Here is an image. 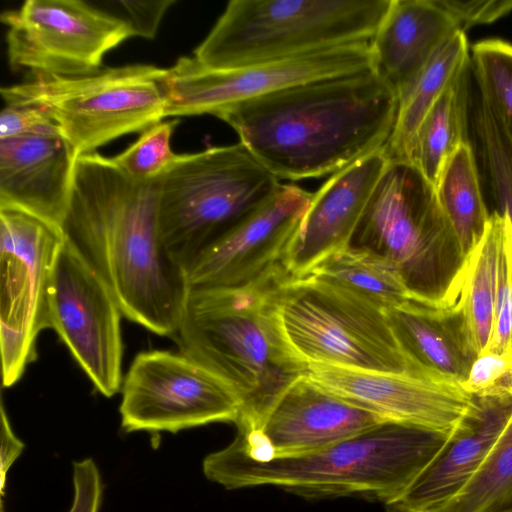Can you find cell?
I'll return each mask as SVG.
<instances>
[{
    "label": "cell",
    "mask_w": 512,
    "mask_h": 512,
    "mask_svg": "<svg viewBox=\"0 0 512 512\" xmlns=\"http://www.w3.org/2000/svg\"><path fill=\"white\" fill-rule=\"evenodd\" d=\"M61 227L13 207H0V346L2 384L10 387L36 357L49 324L52 272Z\"/></svg>",
    "instance_id": "30bf717a"
},
{
    "label": "cell",
    "mask_w": 512,
    "mask_h": 512,
    "mask_svg": "<svg viewBox=\"0 0 512 512\" xmlns=\"http://www.w3.org/2000/svg\"><path fill=\"white\" fill-rule=\"evenodd\" d=\"M287 274L238 288L190 289L180 351L224 381L240 402L238 431H258L308 364L287 340L273 289Z\"/></svg>",
    "instance_id": "3957f363"
},
{
    "label": "cell",
    "mask_w": 512,
    "mask_h": 512,
    "mask_svg": "<svg viewBox=\"0 0 512 512\" xmlns=\"http://www.w3.org/2000/svg\"><path fill=\"white\" fill-rule=\"evenodd\" d=\"M470 64L464 31L456 32L398 96L393 132L384 146L389 161L410 162L420 124L450 83Z\"/></svg>",
    "instance_id": "cb8c5ba5"
},
{
    "label": "cell",
    "mask_w": 512,
    "mask_h": 512,
    "mask_svg": "<svg viewBox=\"0 0 512 512\" xmlns=\"http://www.w3.org/2000/svg\"><path fill=\"white\" fill-rule=\"evenodd\" d=\"M445 242L451 244L450 233L435 187L412 163L388 161L349 245L385 258L414 300L430 305Z\"/></svg>",
    "instance_id": "9c48e42d"
},
{
    "label": "cell",
    "mask_w": 512,
    "mask_h": 512,
    "mask_svg": "<svg viewBox=\"0 0 512 512\" xmlns=\"http://www.w3.org/2000/svg\"><path fill=\"white\" fill-rule=\"evenodd\" d=\"M166 75L167 69L134 64L78 77L38 76L2 87L1 96L6 105L43 109L82 155L161 122Z\"/></svg>",
    "instance_id": "52a82bcc"
},
{
    "label": "cell",
    "mask_w": 512,
    "mask_h": 512,
    "mask_svg": "<svg viewBox=\"0 0 512 512\" xmlns=\"http://www.w3.org/2000/svg\"><path fill=\"white\" fill-rule=\"evenodd\" d=\"M392 0H232L194 50L228 70L369 42Z\"/></svg>",
    "instance_id": "5b68a950"
},
{
    "label": "cell",
    "mask_w": 512,
    "mask_h": 512,
    "mask_svg": "<svg viewBox=\"0 0 512 512\" xmlns=\"http://www.w3.org/2000/svg\"><path fill=\"white\" fill-rule=\"evenodd\" d=\"M74 497L69 512H98L102 482L95 462L86 458L73 463Z\"/></svg>",
    "instance_id": "d590c367"
},
{
    "label": "cell",
    "mask_w": 512,
    "mask_h": 512,
    "mask_svg": "<svg viewBox=\"0 0 512 512\" xmlns=\"http://www.w3.org/2000/svg\"><path fill=\"white\" fill-rule=\"evenodd\" d=\"M304 276L341 288L384 312L415 301L400 273L389 261L350 245L325 256Z\"/></svg>",
    "instance_id": "d4e9b609"
},
{
    "label": "cell",
    "mask_w": 512,
    "mask_h": 512,
    "mask_svg": "<svg viewBox=\"0 0 512 512\" xmlns=\"http://www.w3.org/2000/svg\"><path fill=\"white\" fill-rule=\"evenodd\" d=\"M439 512H512V416L475 475Z\"/></svg>",
    "instance_id": "83f0119b"
},
{
    "label": "cell",
    "mask_w": 512,
    "mask_h": 512,
    "mask_svg": "<svg viewBox=\"0 0 512 512\" xmlns=\"http://www.w3.org/2000/svg\"><path fill=\"white\" fill-rule=\"evenodd\" d=\"M1 21L10 68L33 77L93 74L109 51L134 36L125 18L78 0H27L4 11Z\"/></svg>",
    "instance_id": "8fae6325"
},
{
    "label": "cell",
    "mask_w": 512,
    "mask_h": 512,
    "mask_svg": "<svg viewBox=\"0 0 512 512\" xmlns=\"http://www.w3.org/2000/svg\"><path fill=\"white\" fill-rule=\"evenodd\" d=\"M122 315L108 286L65 236L49 289L50 328L106 397L123 383Z\"/></svg>",
    "instance_id": "4fadbf2b"
},
{
    "label": "cell",
    "mask_w": 512,
    "mask_h": 512,
    "mask_svg": "<svg viewBox=\"0 0 512 512\" xmlns=\"http://www.w3.org/2000/svg\"><path fill=\"white\" fill-rule=\"evenodd\" d=\"M127 432H171L215 422L237 423L240 402L217 375L185 353L152 350L134 358L122 383Z\"/></svg>",
    "instance_id": "7c38bea8"
},
{
    "label": "cell",
    "mask_w": 512,
    "mask_h": 512,
    "mask_svg": "<svg viewBox=\"0 0 512 512\" xmlns=\"http://www.w3.org/2000/svg\"><path fill=\"white\" fill-rule=\"evenodd\" d=\"M24 444L14 434L3 403L1 404V490L5 488L6 473L18 458Z\"/></svg>",
    "instance_id": "74e56055"
},
{
    "label": "cell",
    "mask_w": 512,
    "mask_h": 512,
    "mask_svg": "<svg viewBox=\"0 0 512 512\" xmlns=\"http://www.w3.org/2000/svg\"><path fill=\"white\" fill-rule=\"evenodd\" d=\"M61 135L0 140V207H13L63 227L77 158Z\"/></svg>",
    "instance_id": "ffe728a7"
},
{
    "label": "cell",
    "mask_w": 512,
    "mask_h": 512,
    "mask_svg": "<svg viewBox=\"0 0 512 512\" xmlns=\"http://www.w3.org/2000/svg\"><path fill=\"white\" fill-rule=\"evenodd\" d=\"M31 135L61 133L57 124L43 109L35 106L5 105L0 115V140Z\"/></svg>",
    "instance_id": "836d02e7"
},
{
    "label": "cell",
    "mask_w": 512,
    "mask_h": 512,
    "mask_svg": "<svg viewBox=\"0 0 512 512\" xmlns=\"http://www.w3.org/2000/svg\"><path fill=\"white\" fill-rule=\"evenodd\" d=\"M174 3V0L117 2L125 10V19L132 27L134 36L146 39L155 37L163 16Z\"/></svg>",
    "instance_id": "8d00e7d4"
},
{
    "label": "cell",
    "mask_w": 512,
    "mask_h": 512,
    "mask_svg": "<svg viewBox=\"0 0 512 512\" xmlns=\"http://www.w3.org/2000/svg\"><path fill=\"white\" fill-rule=\"evenodd\" d=\"M435 190L451 244L461 260L478 241L490 217L469 142L461 144L449 157Z\"/></svg>",
    "instance_id": "484cf974"
},
{
    "label": "cell",
    "mask_w": 512,
    "mask_h": 512,
    "mask_svg": "<svg viewBox=\"0 0 512 512\" xmlns=\"http://www.w3.org/2000/svg\"><path fill=\"white\" fill-rule=\"evenodd\" d=\"M272 295L287 340L307 364L410 373L385 312L376 306L308 276L284 278Z\"/></svg>",
    "instance_id": "ba28073f"
},
{
    "label": "cell",
    "mask_w": 512,
    "mask_h": 512,
    "mask_svg": "<svg viewBox=\"0 0 512 512\" xmlns=\"http://www.w3.org/2000/svg\"><path fill=\"white\" fill-rule=\"evenodd\" d=\"M281 185L240 142L178 155L158 179L160 227L168 250L185 270Z\"/></svg>",
    "instance_id": "8992f818"
},
{
    "label": "cell",
    "mask_w": 512,
    "mask_h": 512,
    "mask_svg": "<svg viewBox=\"0 0 512 512\" xmlns=\"http://www.w3.org/2000/svg\"><path fill=\"white\" fill-rule=\"evenodd\" d=\"M480 91L512 147V43L485 39L472 46L470 57Z\"/></svg>",
    "instance_id": "f1b7e54d"
},
{
    "label": "cell",
    "mask_w": 512,
    "mask_h": 512,
    "mask_svg": "<svg viewBox=\"0 0 512 512\" xmlns=\"http://www.w3.org/2000/svg\"><path fill=\"white\" fill-rule=\"evenodd\" d=\"M460 30L440 0H392L370 40L372 68L399 96Z\"/></svg>",
    "instance_id": "7402d4cb"
},
{
    "label": "cell",
    "mask_w": 512,
    "mask_h": 512,
    "mask_svg": "<svg viewBox=\"0 0 512 512\" xmlns=\"http://www.w3.org/2000/svg\"><path fill=\"white\" fill-rule=\"evenodd\" d=\"M306 376L329 392L386 420L451 433L475 406L460 383L308 364Z\"/></svg>",
    "instance_id": "2e32d148"
},
{
    "label": "cell",
    "mask_w": 512,
    "mask_h": 512,
    "mask_svg": "<svg viewBox=\"0 0 512 512\" xmlns=\"http://www.w3.org/2000/svg\"><path fill=\"white\" fill-rule=\"evenodd\" d=\"M158 179L135 181L112 158L80 155L62 229L108 286L124 317L175 337L190 288L162 236Z\"/></svg>",
    "instance_id": "6da1fadb"
},
{
    "label": "cell",
    "mask_w": 512,
    "mask_h": 512,
    "mask_svg": "<svg viewBox=\"0 0 512 512\" xmlns=\"http://www.w3.org/2000/svg\"><path fill=\"white\" fill-rule=\"evenodd\" d=\"M451 433L387 420L312 453L267 459H255L231 442L204 459L203 471L227 489L273 485L308 498L355 495L388 504Z\"/></svg>",
    "instance_id": "277c9868"
},
{
    "label": "cell",
    "mask_w": 512,
    "mask_h": 512,
    "mask_svg": "<svg viewBox=\"0 0 512 512\" xmlns=\"http://www.w3.org/2000/svg\"><path fill=\"white\" fill-rule=\"evenodd\" d=\"M179 123L176 119L150 126L131 146L113 157V162L135 181L160 178L178 157L171 148V138Z\"/></svg>",
    "instance_id": "4dcf8cb0"
},
{
    "label": "cell",
    "mask_w": 512,
    "mask_h": 512,
    "mask_svg": "<svg viewBox=\"0 0 512 512\" xmlns=\"http://www.w3.org/2000/svg\"><path fill=\"white\" fill-rule=\"evenodd\" d=\"M388 161L382 148L334 173L313 193L283 263L290 277L304 276L325 256L349 245Z\"/></svg>",
    "instance_id": "d6986e66"
},
{
    "label": "cell",
    "mask_w": 512,
    "mask_h": 512,
    "mask_svg": "<svg viewBox=\"0 0 512 512\" xmlns=\"http://www.w3.org/2000/svg\"><path fill=\"white\" fill-rule=\"evenodd\" d=\"M385 314L410 373L458 383L466 378L473 360L433 306L410 300Z\"/></svg>",
    "instance_id": "603a6c76"
},
{
    "label": "cell",
    "mask_w": 512,
    "mask_h": 512,
    "mask_svg": "<svg viewBox=\"0 0 512 512\" xmlns=\"http://www.w3.org/2000/svg\"><path fill=\"white\" fill-rule=\"evenodd\" d=\"M501 213L505 225L500 248L496 308L490 339L483 351L494 353L512 351V228L508 216Z\"/></svg>",
    "instance_id": "1f68e13d"
},
{
    "label": "cell",
    "mask_w": 512,
    "mask_h": 512,
    "mask_svg": "<svg viewBox=\"0 0 512 512\" xmlns=\"http://www.w3.org/2000/svg\"><path fill=\"white\" fill-rule=\"evenodd\" d=\"M398 96L374 70L323 77L238 102L215 116L279 180L336 173L384 148Z\"/></svg>",
    "instance_id": "7a4b0ae2"
},
{
    "label": "cell",
    "mask_w": 512,
    "mask_h": 512,
    "mask_svg": "<svg viewBox=\"0 0 512 512\" xmlns=\"http://www.w3.org/2000/svg\"><path fill=\"white\" fill-rule=\"evenodd\" d=\"M460 385L473 397H512V351L482 352Z\"/></svg>",
    "instance_id": "d6a6232c"
},
{
    "label": "cell",
    "mask_w": 512,
    "mask_h": 512,
    "mask_svg": "<svg viewBox=\"0 0 512 512\" xmlns=\"http://www.w3.org/2000/svg\"><path fill=\"white\" fill-rule=\"evenodd\" d=\"M368 68L370 41L228 70L209 69L193 56H182L167 69L166 117L215 116L228 106L292 85Z\"/></svg>",
    "instance_id": "5bb4252c"
},
{
    "label": "cell",
    "mask_w": 512,
    "mask_h": 512,
    "mask_svg": "<svg viewBox=\"0 0 512 512\" xmlns=\"http://www.w3.org/2000/svg\"><path fill=\"white\" fill-rule=\"evenodd\" d=\"M474 125L490 187L512 228V147L485 105H479Z\"/></svg>",
    "instance_id": "f546056e"
},
{
    "label": "cell",
    "mask_w": 512,
    "mask_h": 512,
    "mask_svg": "<svg viewBox=\"0 0 512 512\" xmlns=\"http://www.w3.org/2000/svg\"><path fill=\"white\" fill-rule=\"evenodd\" d=\"M504 225L500 211L490 214L482 235L434 298V308L471 360L484 351L492 331Z\"/></svg>",
    "instance_id": "44dd1931"
},
{
    "label": "cell",
    "mask_w": 512,
    "mask_h": 512,
    "mask_svg": "<svg viewBox=\"0 0 512 512\" xmlns=\"http://www.w3.org/2000/svg\"><path fill=\"white\" fill-rule=\"evenodd\" d=\"M474 398L438 455L386 504L391 512H439L481 467L512 416V397Z\"/></svg>",
    "instance_id": "ac0fdd59"
},
{
    "label": "cell",
    "mask_w": 512,
    "mask_h": 512,
    "mask_svg": "<svg viewBox=\"0 0 512 512\" xmlns=\"http://www.w3.org/2000/svg\"><path fill=\"white\" fill-rule=\"evenodd\" d=\"M469 66L444 90L416 133L410 163L436 188L449 157L467 138Z\"/></svg>",
    "instance_id": "4316f807"
},
{
    "label": "cell",
    "mask_w": 512,
    "mask_h": 512,
    "mask_svg": "<svg viewBox=\"0 0 512 512\" xmlns=\"http://www.w3.org/2000/svg\"><path fill=\"white\" fill-rule=\"evenodd\" d=\"M462 31L466 28L494 22L512 11V0H440Z\"/></svg>",
    "instance_id": "e575fe53"
},
{
    "label": "cell",
    "mask_w": 512,
    "mask_h": 512,
    "mask_svg": "<svg viewBox=\"0 0 512 512\" xmlns=\"http://www.w3.org/2000/svg\"><path fill=\"white\" fill-rule=\"evenodd\" d=\"M312 197L299 186L282 184L265 205L186 267L189 288H238L287 274L283 263Z\"/></svg>",
    "instance_id": "9a60e30c"
},
{
    "label": "cell",
    "mask_w": 512,
    "mask_h": 512,
    "mask_svg": "<svg viewBox=\"0 0 512 512\" xmlns=\"http://www.w3.org/2000/svg\"><path fill=\"white\" fill-rule=\"evenodd\" d=\"M384 421L382 416L322 388L305 374L283 393L258 431H238L232 442L255 459L298 456L351 438Z\"/></svg>",
    "instance_id": "e0dca14e"
}]
</instances>
